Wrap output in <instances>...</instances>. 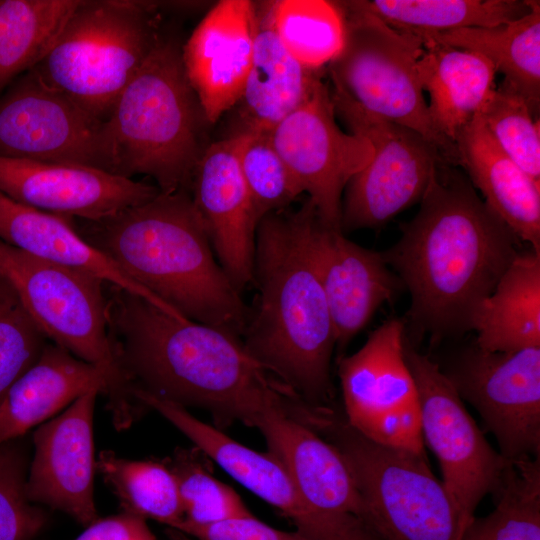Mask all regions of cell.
I'll return each instance as SVG.
<instances>
[{"label": "cell", "instance_id": "cell-1", "mask_svg": "<svg viewBox=\"0 0 540 540\" xmlns=\"http://www.w3.org/2000/svg\"><path fill=\"white\" fill-rule=\"evenodd\" d=\"M108 332L130 386L186 408L208 411L216 428L255 427L269 413L303 421L309 405L245 348L241 337L177 319L110 286Z\"/></svg>", "mask_w": 540, "mask_h": 540}, {"label": "cell", "instance_id": "cell-2", "mask_svg": "<svg viewBox=\"0 0 540 540\" xmlns=\"http://www.w3.org/2000/svg\"><path fill=\"white\" fill-rule=\"evenodd\" d=\"M420 201L383 257L410 293L415 328L434 338L468 331L521 241L451 165H436Z\"/></svg>", "mask_w": 540, "mask_h": 540}, {"label": "cell", "instance_id": "cell-3", "mask_svg": "<svg viewBox=\"0 0 540 540\" xmlns=\"http://www.w3.org/2000/svg\"><path fill=\"white\" fill-rule=\"evenodd\" d=\"M311 202L264 217L255 240L257 288L241 336L247 351L307 404L333 406L335 334L308 242Z\"/></svg>", "mask_w": 540, "mask_h": 540}, {"label": "cell", "instance_id": "cell-4", "mask_svg": "<svg viewBox=\"0 0 540 540\" xmlns=\"http://www.w3.org/2000/svg\"><path fill=\"white\" fill-rule=\"evenodd\" d=\"M75 228L183 317L242 336L248 308L217 261L189 190L160 192L111 216L80 220Z\"/></svg>", "mask_w": 540, "mask_h": 540}, {"label": "cell", "instance_id": "cell-5", "mask_svg": "<svg viewBox=\"0 0 540 540\" xmlns=\"http://www.w3.org/2000/svg\"><path fill=\"white\" fill-rule=\"evenodd\" d=\"M206 123L182 62V46L161 35L105 121L113 174L147 175L163 194L190 189L205 150Z\"/></svg>", "mask_w": 540, "mask_h": 540}, {"label": "cell", "instance_id": "cell-6", "mask_svg": "<svg viewBox=\"0 0 540 540\" xmlns=\"http://www.w3.org/2000/svg\"><path fill=\"white\" fill-rule=\"evenodd\" d=\"M160 37L156 7L149 2L80 0L31 70L44 84L106 121Z\"/></svg>", "mask_w": 540, "mask_h": 540}, {"label": "cell", "instance_id": "cell-7", "mask_svg": "<svg viewBox=\"0 0 540 540\" xmlns=\"http://www.w3.org/2000/svg\"><path fill=\"white\" fill-rule=\"evenodd\" d=\"M314 430L344 458L381 540H461L466 525L426 455L370 440L334 406Z\"/></svg>", "mask_w": 540, "mask_h": 540}, {"label": "cell", "instance_id": "cell-8", "mask_svg": "<svg viewBox=\"0 0 540 540\" xmlns=\"http://www.w3.org/2000/svg\"><path fill=\"white\" fill-rule=\"evenodd\" d=\"M338 4L344 40L328 64L332 89L368 113L419 133L444 163L458 165L456 145L435 128L424 98L417 70L423 39L390 27L356 1Z\"/></svg>", "mask_w": 540, "mask_h": 540}, {"label": "cell", "instance_id": "cell-9", "mask_svg": "<svg viewBox=\"0 0 540 540\" xmlns=\"http://www.w3.org/2000/svg\"><path fill=\"white\" fill-rule=\"evenodd\" d=\"M0 275L48 339L105 373L114 420L122 427L130 424L135 408L130 383L119 366L108 332L106 284L2 240Z\"/></svg>", "mask_w": 540, "mask_h": 540}, {"label": "cell", "instance_id": "cell-10", "mask_svg": "<svg viewBox=\"0 0 540 540\" xmlns=\"http://www.w3.org/2000/svg\"><path fill=\"white\" fill-rule=\"evenodd\" d=\"M330 96L335 115L374 150L371 161L344 190L341 231L381 226L421 200L434 168L444 161L414 130L368 113L333 89Z\"/></svg>", "mask_w": 540, "mask_h": 540}, {"label": "cell", "instance_id": "cell-11", "mask_svg": "<svg viewBox=\"0 0 540 540\" xmlns=\"http://www.w3.org/2000/svg\"><path fill=\"white\" fill-rule=\"evenodd\" d=\"M404 354L417 389L423 443L435 454L441 481L467 526L499 485L507 460L486 440L440 365L406 336Z\"/></svg>", "mask_w": 540, "mask_h": 540}, {"label": "cell", "instance_id": "cell-12", "mask_svg": "<svg viewBox=\"0 0 540 540\" xmlns=\"http://www.w3.org/2000/svg\"><path fill=\"white\" fill-rule=\"evenodd\" d=\"M405 324L390 319L338 359L343 414L377 443L425 455L417 389L404 354Z\"/></svg>", "mask_w": 540, "mask_h": 540}, {"label": "cell", "instance_id": "cell-13", "mask_svg": "<svg viewBox=\"0 0 540 540\" xmlns=\"http://www.w3.org/2000/svg\"><path fill=\"white\" fill-rule=\"evenodd\" d=\"M0 157L79 164L113 174L105 121L32 70L0 94Z\"/></svg>", "mask_w": 540, "mask_h": 540}, {"label": "cell", "instance_id": "cell-14", "mask_svg": "<svg viewBox=\"0 0 540 540\" xmlns=\"http://www.w3.org/2000/svg\"><path fill=\"white\" fill-rule=\"evenodd\" d=\"M441 370L506 460L540 457V347L491 352L474 343Z\"/></svg>", "mask_w": 540, "mask_h": 540}, {"label": "cell", "instance_id": "cell-15", "mask_svg": "<svg viewBox=\"0 0 540 540\" xmlns=\"http://www.w3.org/2000/svg\"><path fill=\"white\" fill-rule=\"evenodd\" d=\"M269 138L320 218L341 230L344 190L371 161L374 150L363 136L341 130L330 89L322 79L307 101L269 132Z\"/></svg>", "mask_w": 540, "mask_h": 540}, {"label": "cell", "instance_id": "cell-16", "mask_svg": "<svg viewBox=\"0 0 540 540\" xmlns=\"http://www.w3.org/2000/svg\"><path fill=\"white\" fill-rule=\"evenodd\" d=\"M330 540H381L340 452L305 423L269 413L255 426Z\"/></svg>", "mask_w": 540, "mask_h": 540}, {"label": "cell", "instance_id": "cell-17", "mask_svg": "<svg viewBox=\"0 0 540 540\" xmlns=\"http://www.w3.org/2000/svg\"><path fill=\"white\" fill-rule=\"evenodd\" d=\"M0 192L23 205L99 220L156 197V185L79 164L0 157Z\"/></svg>", "mask_w": 540, "mask_h": 540}, {"label": "cell", "instance_id": "cell-18", "mask_svg": "<svg viewBox=\"0 0 540 540\" xmlns=\"http://www.w3.org/2000/svg\"><path fill=\"white\" fill-rule=\"evenodd\" d=\"M99 393L86 392L37 428L25 487L30 502L60 510L84 526L99 518L93 493V412Z\"/></svg>", "mask_w": 540, "mask_h": 540}, {"label": "cell", "instance_id": "cell-19", "mask_svg": "<svg viewBox=\"0 0 540 540\" xmlns=\"http://www.w3.org/2000/svg\"><path fill=\"white\" fill-rule=\"evenodd\" d=\"M310 201V200H309ZM308 242L329 308L338 359L377 309L402 285L382 252L364 248L326 224L311 203Z\"/></svg>", "mask_w": 540, "mask_h": 540}, {"label": "cell", "instance_id": "cell-20", "mask_svg": "<svg viewBox=\"0 0 540 540\" xmlns=\"http://www.w3.org/2000/svg\"><path fill=\"white\" fill-rule=\"evenodd\" d=\"M241 133L207 146L196 166L190 195L217 261L242 291L253 283L258 221L239 165Z\"/></svg>", "mask_w": 540, "mask_h": 540}, {"label": "cell", "instance_id": "cell-21", "mask_svg": "<svg viewBox=\"0 0 540 540\" xmlns=\"http://www.w3.org/2000/svg\"><path fill=\"white\" fill-rule=\"evenodd\" d=\"M257 4L221 0L202 18L182 46L186 77L206 123L214 124L237 104L251 65Z\"/></svg>", "mask_w": 540, "mask_h": 540}, {"label": "cell", "instance_id": "cell-22", "mask_svg": "<svg viewBox=\"0 0 540 540\" xmlns=\"http://www.w3.org/2000/svg\"><path fill=\"white\" fill-rule=\"evenodd\" d=\"M131 394L136 401L167 419L232 478L278 509L307 540H330L298 496L286 467L275 455L269 451H255L237 442L174 402L137 387L131 389Z\"/></svg>", "mask_w": 540, "mask_h": 540}, {"label": "cell", "instance_id": "cell-23", "mask_svg": "<svg viewBox=\"0 0 540 540\" xmlns=\"http://www.w3.org/2000/svg\"><path fill=\"white\" fill-rule=\"evenodd\" d=\"M73 218L41 211L0 192V240L38 258L81 271L137 295L165 313L179 312L130 279L76 230Z\"/></svg>", "mask_w": 540, "mask_h": 540}, {"label": "cell", "instance_id": "cell-24", "mask_svg": "<svg viewBox=\"0 0 540 540\" xmlns=\"http://www.w3.org/2000/svg\"><path fill=\"white\" fill-rule=\"evenodd\" d=\"M458 165L516 237L540 252V181L499 147L477 115L455 140Z\"/></svg>", "mask_w": 540, "mask_h": 540}, {"label": "cell", "instance_id": "cell-25", "mask_svg": "<svg viewBox=\"0 0 540 540\" xmlns=\"http://www.w3.org/2000/svg\"><path fill=\"white\" fill-rule=\"evenodd\" d=\"M93 389L109 396L105 373L65 348L47 343L0 403V445L22 436Z\"/></svg>", "mask_w": 540, "mask_h": 540}, {"label": "cell", "instance_id": "cell-26", "mask_svg": "<svg viewBox=\"0 0 540 540\" xmlns=\"http://www.w3.org/2000/svg\"><path fill=\"white\" fill-rule=\"evenodd\" d=\"M257 17L251 65L235 107L241 119L238 131L269 133L307 101L321 80V69L303 65L285 48L263 2L257 4Z\"/></svg>", "mask_w": 540, "mask_h": 540}, {"label": "cell", "instance_id": "cell-27", "mask_svg": "<svg viewBox=\"0 0 540 540\" xmlns=\"http://www.w3.org/2000/svg\"><path fill=\"white\" fill-rule=\"evenodd\" d=\"M417 70L435 128L455 144L496 89L495 68L473 51L426 43Z\"/></svg>", "mask_w": 540, "mask_h": 540}, {"label": "cell", "instance_id": "cell-28", "mask_svg": "<svg viewBox=\"0 0 540 540\" xmlns=\"http://www.w3.org/2000/svg\"><path fill=\"white\" fill-rule=\"evenodd\" d=\"M469 330L491 352L540 347V252L520 251L475 308Z\"/></svg>", "mask_w": 540, "mask_h": 540}, {"label": "cell", "instance_id": "cell-29", "mask_svg": "<svg viewBox=\"0 0 540 540\" xmlns=\"http://www.w3.org/2000/svg\"><path fill=\"white\" fill-rule=\"evenodd\" d=\"M520 18L492 27L462 28L423 39L473 51L486 58L534 113L540 103V2L528 0Z\"/></svg>", "mask_w": 540, "mask_h": 540}, {"label": "cell", "instance_id": "cell-30", "mask_svg": "<svg viewBox=\"0 0 540 540\" xmlns=\"http://www.w3.org/2000/svg\"><path fill=\"white\" fill-rule=\"evenodd\" d=\"M390 27L425 37L462 28L492 27L529 11L528 0H360Z\"/></svg>", "mask_w": 540, "mask_h": 540}, {"label": "cell", "instance_id": "cell-31", "mask_svg": "<svg viewBox=\"0 0 540 540\" xmlns=\"http://www.w3.org/2000/svg\"><path fill=\"white\" fill-rule=\"evenodd\" d=\"M80 0H0V94L47 54Z\"/></svg>", "mask_w": 540, "mask_h": 540}, {"label": "cell", "instance_id": "cell-32", "mask_svg": "<svg viewBox=\"0 0 540 540\" xmlns=\"http://www.w3.org/2000/svg\"><path fill=\"white\" fill-rule=\"evenodd\" d=\"M491 495L494 509L474 516L461 540H540V457L507 460Z\"/></svg>", "mask_w": 540, "mask_h": 540}, {"label": "cell", "instance_id": "cell-33", "mask_svg": "<svg viewBox=\"0 0 540 540\" xmlns=\"http://www.w3.org/2000/svg\"><path fill=\"white\" fill-rule=\"evenodd\" d=\"M96 469L119 499L124 512L150 518L172 529L184 520L178 484L166 462L129 460L103 451Z\"/></svg>", "mask_w": 540, "mask_h": 540}, {"label": "cell", "instance_id": "cell-34", "mask_svg": "<svg viewBox=\"0 0 540 540\" xmlns=\"http://www.w3.org/2000/svg\"><path fill=\"white\" fill-rule=\"evenodd\" d=\"M263 4L282 44L303 65L322 69L340 51L344 17L338 2L275 0Z\"/></svg>", "mask_w": 540, "mask_h": 540}, {"label": "cell", "instance_id": "cell-35", "mask_svg": "<svg viewBox=\"0 0 540 540\" xmlns=\"http://www.w3.org/2000/svg\"><path fill=\"white\" fill-rule=\"evenodd\" d=\"M201 455L196 447L178 449L166 462L178 484L183 521L208 525L252 515L236 491L212 474Z\"/></svg>", "mask_w": 540, "mask_h": 540}, {"label": "cell", "instance_id": "cell-36", "mask_svg": "<svg viewBox=\"0 0 540 540\" xmlns=\"http://www.w3.org/2000/svg\"><path fill=\"white\" fill-rule=\"evenodd\" d=\"M241 133L239 165L258 223L295 202L303 191L273 147L269 133Z\"/></svg>", "mask_w": 540, "mask_h": 540}, {"label": "cell", "instance_id": "cell-37", "mask_svg": "<svg viewBox=\"0 0 540 540\" xmlns=\"http://www.w3.org/2000/svg\"><path fill=\"white\" fill-rule=\"evenodd\" d=\"M534 114L522 96L502 83L477 115L506 155L540 181L539 119Z\"/></svg>", "mask_w": 540, "mask_h": 540}, {"label": "cell", "instance_id": "cell-38", "mask_svg": "<svg viewBox=\"0 0 540 540\" xmlns=\"http://www.w3.org/2000/svg\"><path fill=\"white\" fill-rule=\"evenodd\" d=\"M47 339L0 275V403L11 385L37 361Z\"/></svg>", "mask_w": 540, "mask_h": 540}, {"label": "cell", "instance_id": "cell-39", "mask_svg": "<svg viewBox=\"0 0 540 540\" xmlns=\"http://www.w3.org/2000/svg\"><path fill=\"white\" fill-rule=\"evenodd\" d=\"M25 462L12 441L0 445V540H33L47 522L26 496Z\"/></svg>", "mask_w": 540, "mask_h": 540}, {"label": "cell", "instance_id": "cell-40", "mask_svg": "<svg viewBox=\"0 0 540 540\" xmlns=\"http://www.w3.org/2000/svg\"><path fill=\"white\" fill-rule=\"evenodd\" d=\"M174 530L191 540H307L296 530L276 529L253 514L208 525H194L182 521Z\"/></svg>", "mask_w": 540, "mask_h": 540}, {"label": "cell", "instance_id": "cell-41", "mask_svg": "<svg viewBox=\"0 0 540 540\" xmlns=\"http://www.w3.org/2000/svg\"><path fill=\"white\" fill-rule=\"evenodd\" d=\"M75 540H155L143 517L124 512L98 518Z\"/></svg>", "mask_w": 540, "mask_h": 540}]
</instances>
